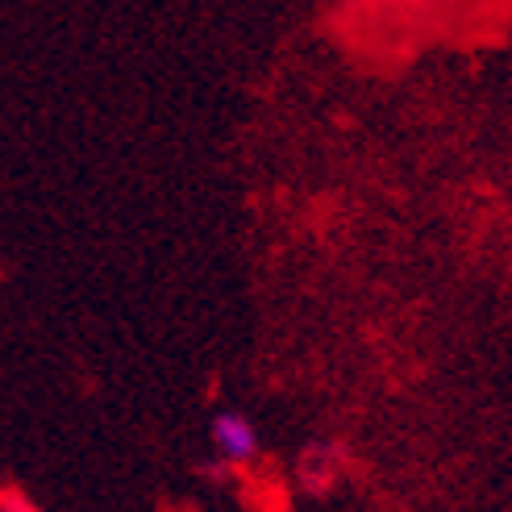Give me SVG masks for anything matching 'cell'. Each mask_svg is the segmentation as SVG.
<instances>
[{"label":"cell","instance_id":"6da1fadb","mask_svg":"<svg viewBox=\"0 0 512 512\" xmlns=\"http://www.w3.org/2000/svg\"><path fill=\"white\" fill-rule=\"evenodd\" d=\"M213 446H217V458L225 467H246L259 458V429L246 413H234V408H221L213 413Z\"/></svg>","mask_w":512,"mask_h":512}]
</instances>
